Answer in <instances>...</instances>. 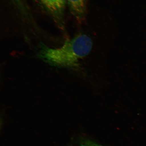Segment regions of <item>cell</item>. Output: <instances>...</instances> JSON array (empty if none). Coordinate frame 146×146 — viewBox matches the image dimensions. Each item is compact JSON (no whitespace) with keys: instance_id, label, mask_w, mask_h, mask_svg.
I'll return each mask as SVG.
<instances>
[{"instance_id":"obj_1","label":"cell","mask_w":146,"mask_h":146,"mask_svg":"<svg viewBox=\"0 0 146 146\" xmlns=\"http://www.w3.org/2000/svg\"><path fill=\"white\" fill-rule=\"evenodd\" d=\"M93 45L90 36L80 34L67 39L61 46L56 48L41 43L36 55L52 66L73 69L78 66L80 61L90 53Z\"/></svg>"},{"instance_id":"obj_2","label":"cell","mask_w":146,"mask_h":146,"mask_svg":"<svg viewBox=\"0 0 146 146\" xmlns=\"http://www.w3.org/2000/svg\"><path fill=\"white\" fill-rule=\"evenodd\" d=\"M38 8L48 16L58 28H65V16L66 0H34Z\"/></svg>"},{"instance_id":"obj_3","label":"cell","mask_w":146,"mask_h":146,"mask_svg":"<svg viewBox=\"0 0 146 146\" xmlns=\"http://www.w3.org/2000/svg\"><path fill=\"white\" fill-rule=\"evenodd\" d=\"M67 5L71 14L79 21L85 19L87 14L88 0H66Z\"/></svg>"},{"instance_id":"obj_4","label":"cell","mask_w":146,"mask_h":146,"mask_svg":"<svg viewBox=\"0 0 146 146\" xmlns=\"http://www.w3.org/2000/svg\"><path fill=\"white\" fill-rule=\"evenodd\" d=\"M19 15L26 21L32 19L30 8L26 0H9Z\"/></svg>"},{"instance_id":"obj_5","label":"cell","mask_w":146,"mask_h":146,"mask_svg":"<svg viewBox=\"0 0 146 146\" xmlns=\"http://www.w3.org/2000/svg\"><path fill=\"white\" fill-rule=\"evenodd\" d=\"M79 146H103L92 140L87 138H83L80 140Z\"/></svg>"}]
</instances>
